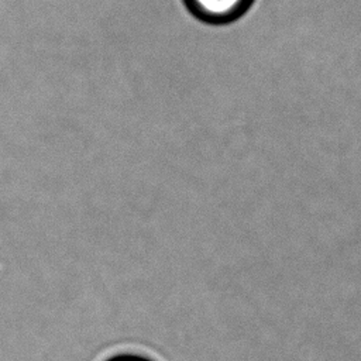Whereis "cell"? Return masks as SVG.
Masks as SVG:
<instances>
[{"label":"cell","instance_id":"obj_2","mask_svg":"<svg viewBox=\"0 0 361 361\" xmlns=\"http://www.w3.org/2000/svg\"><path fill=\"white\" fill-rule=\"evenodd\" d=\"M109 361H148V360L141 358V357H135V355H120V357H114Z\"/></svg>","mask_w":361,"mask_h":361},{"label":"cell","instance_id":"obj_1","mask_svg":"<svg viewBox=\"0 0 361 361\" xmlns=\"http://www.w3.org/2000/svg\"><path fill=\"white\" fill-rule=\"evenodd\" d=\"M255 0H183L190 14L203 23L227 24L245 14Z\"/></svg>","mask_w":361,"mask_h":361}]
</instances>
